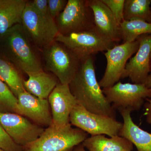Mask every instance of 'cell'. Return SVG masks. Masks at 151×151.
<instances>
[{"instance_id":"obj_1","label":"cell","mask_w":151,"mask_h":151,"mask_svg":"<svg viewBox=\"0 0 151 151\" xmlns=\"http://www.w3.org/2000/svg\"><path fill=\"white\" fill-rule=\"evenodd\" d=\"M69 87L77 104L91 113L116 119V111L96 78L93 56L81 62Z\"/></svg>"},{"instance_id":"obj_2","label":"cell","mask_w":151,"mask_h":151,"mask_svg":"<svg viewBox=\"0 0 151 151\" xmlns=\"http://www.w3.org/2000/svg\"><path fill=\"white\" fill-rule=\"evenodd\" d=\"M37 50L21 24L0 35V53L22 73L27 74L43 70Z\"/></svg>"},{"instance_id":"obj_3","label":"cell","mask_w":151,"mask_h":151,"mask_svg":"<svg viewBox=\"0 0 151 151\" xmlns=\"http://www.w3.org/2000/svg\"><path fill=\"white\" fill-rule=\"evenodd\" d=\"M88 134L70 124L63 127L52 124L36 140L23 148L24 151H73L88 138Z\"/></svg>"},{"instance_id":"obj_4","label":"cell","mask_w":151,"mask_h":151,"mask_svg":"<svg viewBox=\"0 0 151 151\" xmlns=\"http://www.w3.org/2000/svg\"><path fill=\"white\" fill-rule=\"evenodd\" d=\"M41 52L45 70L53 73L60 84H69L81 63L78 57L55 40Z\"/></svg>"},{"instance_id":"obj_5","label":"cell","mask_w":151,"mask_h":151,"mask_svg":"<svg viewBox=\"0 0 151 151\" xmlns=\"http://www.w3.org/2000/svg\"><path fill=\"white\" fill-rule=\"evenodd\" d=\"M55 41L61 42L83 62L100 52L106 51L116 43L98 32L95 28L67 35L58 33Z\"/></svg>"},{"instance_id":"obj_6","label":"cell","mask_w":151,"mask_h":151,"mask_svg":"<svg viewBox=\"0 0 151 151\" xmlns=\"http://www.w3.org/2000/svg\"><path fill=\"white\" fill-rule=\"evenodd\" d=\"M21 24L30 39L41 51L55 40L59 33L53 20L42 15L28 1L22 16Z\"/></svg>"},{"instance_id":"obj_7","label":"cell","mask_w":151,"mask_h":151,"mask_svg":"<svg viewBox=\"0 0 151 151\" xmlns=\"http://www.w3.org/2000/svg\"><path fill=\"white\" fill-rule=\"evenodd\" d=\"M69 121L91 136L106 135L110 137L119 135L123 123L109 116L91 113L77 104L70 114Z\"/></svg>"},{"instance_id":"obj_8","label":"cell","mask_w":151,"mask_h":151,"mask_svg":"<svg viewBox=\"0 0 151 151\" xmlns=\"http://www.w3.org/2000/svg\"><path fill=\"white\" fill-rule=\"evenodd\" d=\"M55 22L59 33L63 35L94 28L93 13L87 0H68Z\"/></svg>"},{"instance_id":"obj_9","label":"cell","mask_w":151,"mask_h":151,"mask_svg":"<svg viewBox=\"0 0 151 151\" xmlns=\"http://www.w3.org/2000/svg\"><path fill=\"white\" fill-rule=\"evenodd\" d=\"M103 92L108 102L116 109L139 111L146 99L151 98V88L145 84L117 82L111 87L103 88Z\"/></svg>"},{"instance_id":"obj_10","label":"cell","mask_w":151,"mask_h":151,"mask_svg":"<svg viewBox=\"0 0 151 151\" xmlns=\"http://www.w3.org/2000/svg\"><path fill=\"white\" fill-rule=\"evenodd\" d=\"M139 43L138 40L115 45L105 51L107 60L106 69L99 83L102 88L111 87L119 82L124 74L128 60L138 51Z\"/></svg>"},{"instance_id":"obj_11","label":"cell","mask_w":151,"mask_h":151,"mask_svg":"<svg viewBox=\"0 0 151 151\" xmlns=\"http://www.w3.org/2000/svg\"><path fill=\"white\" fill-rule=\"evenodd\" d=\"M0 124L14 142L22 148L36 140L45 130L16 113H0Z\"/></svg>"},{"instance_id":"obj_12","label":"cell","mask_w":151,"mask_h":151,"mask_svg":"<svg viewBox=\"0 0 151 151\" xmlns=\"http://www.w3.org/2000/svg\"><path fill=\"white\" fill-rule=\"evenodd\" d=\"M137 40L139 43V49L127 62L122 78L129 77L134 84H145L150 73L151 35L140 36Z\"/></svg>"},{"instance_id":"obj_13","label":"cell","mask_w":151,"mask_h":151,"mask_svg":"<svg viewBox=\"0 0 151 151\" xmlns=\"http://www.w3.org/2000/svg\"><path fill=\"white\" fill-rule=\"evenodd\" d=\"M16 113L24 116L40 126L48 127L52 124L50 106L47 99H42L25 91L17 97Z\"/></svg>"},{"instance_id":"obj_14","label":"cell","mask_w":151,"mask_h":151,"mask_svg":"<svg viewBox=\"0 0 151 151\" xmlns=\"http://www.w3.org/2000/svg\"><path fill=\"white\" fill-rule=\"evenodd\" d=\"M47 100L51 110L52 125L63 127L70 124V113L77 103L70 92L69 84L59 82Z\"/></svg>"},{"instance_id":"obj_15","label":"cell","mask_w":151,"mask_h":151,"mask_svg":"<svg viewBox=\"0 0 151 151\" xmlns=\"http://www.w3.org/2000/svg\"><path fill=\"white\" fill-rule=\"evenodd\" d=\"M94 16V27L102 35L116 43L121 41L120 24L101 0H87Z\"/></svg>"},{"instance_id":"obj_16","label":"cell","mask_w":151,"mask_h":151,"mask_svg":"<svg viewBox=\"0 0 151 151\" xmlns=\"http://www.w3.org/2000/svg\"><path fill=\"white\" fill-rule=\"evenodd\" d=\"M118 110L124 121L119 136L130 141L137 151H151V133L141 129L134 123L130 110L124 108Z\"/></svg>"},{"instance_id":"obj_17","label":"cell","mask_w":151,"mask_h":151,"mask_svg":"<svg viewBox=\"0 0 151 151\" xmlns=\"http://www.w3.org/2000/svg\"><path fill=\"white\" fill-rule=\"evenodd\" d=\"M28 78L24 80L26 91L40 99H47L50 94L59 83L56 77L43 70L27 73Z\"/></svg>"},{"instance_id":"obj_18","label":"cell","mask_w":151,"mask_h":151,"mask_svg":"<svg viewBox=\"0 0 151 151\" xmlns=\"http://www.w3.org/2000/svg\"><path fill=\"white\" fill-rule=\"evenodd\" d=\"M81 144L89 151H132L134 149L130 141L119 135L110 138L104 135L91 136Z\"/></svg>"},{"instance_id":"obj_19","label":"cell","mask_w":151,"mask_h":151,"mask_svg":"<svg viewBox=\"0 0 151 151\" xmlns=\"http://www.w3.org/2000/svg\"><path fill=\"white\" fill-rule=\"evenodd\" d=\"M27 0H0V35L22 22Z\"/></svg>"},{"instance_id":"obj_20","label":"cell","mask_w":151,"mask_h":151,"mask_svg":"<svg viewBox=\"0 0 151 151\" xmlns=\"http://www.w3.org/2000/svg\"><path fill=\"white\" fill-rule=\"evenodd\" d=\"M22 72L12 63L0 53V79L5 83L14 95L26 91Z\"/></svg>"},{"instance_id":"obj_21","label":"cell","mask_w":151,"mask_h":151,"mask_svg":"<svg viewBox=\"0 0 151 151\" xmlns=\"http://www.w3.org/2000/svg\"><path fill=\"white\" fill-rule=\"evenodd\" d=\"M119 31L123 43L133 42L140 36L151 35V23L140 19L124 20L120 24Z\"/></svg>"},{"instance_id":"obj_22","label":"cell","mask_w":151,"mask_h":151,"mask_svg":"<svg viewBox=\"0 0 151 151\" xmlns=\"http://www.w3.org/2000/svg\"><path fill=\"white\" fill-rule=\"evenodd\" d=\"M151 0H125L124 20L140 19L151 23Z\"/></svg>"},{"instance_id":"obj_23","label":"cell","mask_w":151,"mask_h":151,"mask_svg":"<svg viewBox=\"0 0 151 151\" xmlns=\"http://www.w3.org/2000/svg\"><path fill=\"white\" fill-rule=\"evenodd\" d=\"M17 98L0 79V113H16Z\"/></svg>"},{"instance_id":"obj_24","label":"cell","mask_w":151,"mask_h":151,"mask_svg":"<svg viewBox=\"0 0 151 151\" xmlns=\"http://www.w3.org/2000/svg\"><path fill=\"white\" fill-rule=\"evenodd\" d=\"M112 12L119 24L124 21L125 0H101Z\"/></svg>"},{"instance_id":"obj_25","label":"cell","mask_w":151,"mask_h":151,"mask_svg":"<svg viewBox=\"0 0 151 151\" xmlns=\"http://www.w3.org/2000/svg\"><path fill=\"white\" fill-rule=\"evenodd\" d=\"M0 149L5 151H24L23 148L17 145L0 124Z\"/></svg>"},{"instance_id":"obj_26","label":"cell","mask_w":151,"mask_h":151,"mask_svg":"<svg viewBox=\"0 0 151 151\" xmlns=\"http://www.w3.org/2000/svg\"><path fill=\"white\" fill-rule=\"evenodd\" d=\"M67 2L66 0H48L49 11L54 20L64 9Z\"/></svg>"},{"instance_id":"obj_27","label":"cell","mask_w":151,"mask_h":151,"mask_svg":"<svg viewBox=\"0 0 151 151\" xmlns=\"http://www.w3.org/2000/svg\"><path fill=\"white\" fill-rule=\"evenodd\" d=\"M31 2L35 8L42 15L49 19L54 20L49 11L48 0H34L31 1Z\"/></svg>"},{"instance_id":"obj_28","label":"cell","mask_w":151,"mask_h":151,"mask_svg":"<svg viewBox=\"0 0 151 151\" xmlns=\"http://www.w3.org/2000/svg\"><path fill=\"white\" fill-rule=\"evenodd\" d=\"M143 106L145 109L144 114L146 116V121L148 124L151 125V99H146Z\"/></svg>"},{"instance_id":"obj_29","label":"cell","mask_w":151,"mask_h":151,"mask_svg":"<svg viewBox=\"0 0 151 151\" xmlns=\"http://www.w3.org/2000/svg\"><path fill=\"white\" fill-rule=\"evenodd\" d=\"M145 86L149 88H151V73H150L147 78L145 83Z\"/></svg>"},{"instance_id":"obj_30","label":"cell","mask_w":151,"mask_h":151,"mask_svg":"<svg viewBox=\"0 0 151 151\" xmlns=\"http://www.w3.org/2000/svg\"><path fill=\"white\" fill-rule=\"evenodd\" d=\"M73 151H86L85 150V148L82 144H80V145H78L77 147H76L75 149H74Z\"/></svg>"},{"instance_id":"obj_31","label":"cell","mask_w":151,"mask_h":151,"mask_svg":"<svg viewBox=\"0 0 151 151\" xmlns=\"http://www.w3.org/2000/svg\"><path fill=\"white\" fill-rule=\"evenodd\" d=\"M150 73H151V52L150 57Z\"/></svg>"},{"instance_id":"obj_32","label":"cell","mask_w":151,"mask_h":151,"mask_svg":"<svg viewBox=\"0 0 151 151\" xmlns=\"http://www.w3.org/2000/svg\"><path fill=\"white\" fill-rule=\"evenodd\" d=\"M0 151H5L3 150H2V149H0Z\"/></svg>"}]
</instances>
